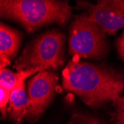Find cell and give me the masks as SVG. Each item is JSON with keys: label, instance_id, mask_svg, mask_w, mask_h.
Segmentation results:
<instances>
[{"label": "cell", "instance_id": "7c38bea8", "mask_svg": "<svg viewBox=\"0 0 124 124\" xmlns=\"http://www.w3.org/2000/svg\"><path fill=\"white\" fill-rule=\"evenodd\" d=\"M115 124H124V106H117Z\"/></svg>", "mask_w": 124, "mask_h": 124}, {"label": "cell", "instance_id": "3957f363", "mask_svg": "<svg viewBox=\"0 0 124 124\" xmlns=\"http://www.w3.org/2000/svg\"><path fill=\"white\" fill-rule=\"evenodd\" d=\"M65 34L58 30H50L28 43L15 62L18 71L37 69L51 71L62 65L65 57Z\"/></svg>", "mask_w": 124, "mask_h": 124}, {"label": "cell", "instance_id": "5bb4252c", "mask_svg": "<svg viewBox=\"0 0 124 124\" xmlns=\"http://www.w3.org/2000/svg\"><path fill=\"white\" fill-rule=\"evenodd\" d=\"M117 106H124V96L123 97H121L116 103Z\"/></svg>", "mask_w": 124, "mask_h": 124}, {"label": "cell", "instance_id": "7a4b0ae2", "mask_svg": "<svg viewBox=\"0 0 124 124\" xmlns=\"http://www.w3.org/2000/svg\"><path fill=\"white\" fill-rule=\"evenodd\" d=\"M67 1L55 0H1L2 17L14 20L31 33L48 24L65 25L72 15Z\"/></svg>", "mask_w": 124, "mask_h": 124}, {"label": "cell", "instance_id": "277c9868", "mask_svg": "<svg viewBox=\"0 0 124 124\" xmlns=\"http://www.w3.org/2000/svg\"><path fill=\"white\" fill-rule=\"evenodd\" d=\"M106 33L86 13L76 16L69 30V52L73 57L100 60L108 52Z\"/></svg>", "mask_w": 124, "mask_h": 124}, {"label": "cell", "instance_id": "9c48e42d", "mask_svg": "<svg viewBox=\"0 0 124 124\" xmlns=\"http://www.w3.org/2000/svg\"><path fill=\"white\" fill-rule=\"evenodd\" d=\"M39 71L37 69H31L22 70L14 73L7 68H4L0 71V87L11 92V90L20 80H26L28 77L33 74H37Z\"/></svg>", "mask_w": 124, "mask_h": 124}, {"label": "cell", "instance_id": "52a82bcc", "mask_svg": "<svg viewBox=\"0 0 124 124\" xmlns=\"http://www.w3.org/2000/svg\"><path fill=\"white\" fill-rule=\"evenodd\" d=\"M22 39V34L2 22L0 25V68H6L15 57Z\"/></svg>", "mask_w": 124, "mask_h": 124}, {"label": "cell", "instance_id": "ba28073f", "mask_svg": "<svg viewBox=\"0 0 124 124\" xmlns=\"http://www.w3.org/2000/svg\"><path fill=\"white\" fill-rule=\"evenodd\" d=\"M25 80H20L11 90L8 112L15 124H19L22 118L26 117L28 110V97L25 92Z\"/></svg>", "mask_w": 124, "mask_h": 124}, {"label": "cell", "instance_id": "30bf717a", "mask_svg": "<svg viewBox=\"0 0 124 124\" xmlns=\"http://www.w3.org/2000/svg\"><path fill=\"white\" fill-rule=\"evenodd\" d=\"M10 91L2 87H0V111L3 118L6 117V111L8 110L7 105L9 103Z\"/></svg>", "mask_w": 124, "mask_h": 124}, {"label": "cell", "instance_id": "4fadbf2b", "mask_svg": "<svg viewBox=\"0 0 124 124\" xmlns=\"http://www.w3.org/2000/svg\"><path fill=\"white\" fill-rule=\"evenodd\" d=\"M117 49L120 57L124 60V31L117 41Z\"/></svg>", "mask_w": 124, "mask_h": 124}, {"label": "cell", "instance_id": "6da1fadb", "mask_svg": "<svg viewBox=\"0 0 124 124\" xmlns=\"http://www.w3.org/2000/svg\"><path fill=\"white\" fill-rule=\"evenodd\" d=\"M62 86L92 107L121 98L124 77L115 70L73 57L62 71Z\"/></svg>", "mask_w": 124, "mask_h": 124}, {"label": "cell", "instance_id": "8fae6325", "mask_svg": "<svg viewBox=\"0 0 124 124\" xmlns=\"http://www.w3.org/2000/svg\"><path fill=\"white\" fill-rule=\"evenodd\" d=\"M68 124H104L99 120L83 115H74Z\"/></svg>", "mask_w": 124, "mask_h": 124}, {"label": "cell", "instance_id": "5b68a950", "mask_svg": "<svg viewBox=\"0 0 124 124\" xmlns=\"http://www.w3.org/2000/svg\"><path fill=\"white\" fill-rule=\"evenodd\" d=\"M77 8L85 9L89 19L109 35L124 28V0H100L96 5L77 1Z\"/></svg>", "mask_w": 124, "mask_h": 124}, {"label": "cell", "instance_id": "8992f818", "mask_svg": "<svg viewBox=\"0 0 124 124\" xmlns=\"http://www.w3.org/2000/svg\"><path fill=\"white\" fill-rule=\"evenodd\" d=\"M58 77L52 71H42L31 78L28 83V110L26 117H39L54 96Z\"/></svg>", "mask_w": 124, "mask_h": 124}]
</instances>
